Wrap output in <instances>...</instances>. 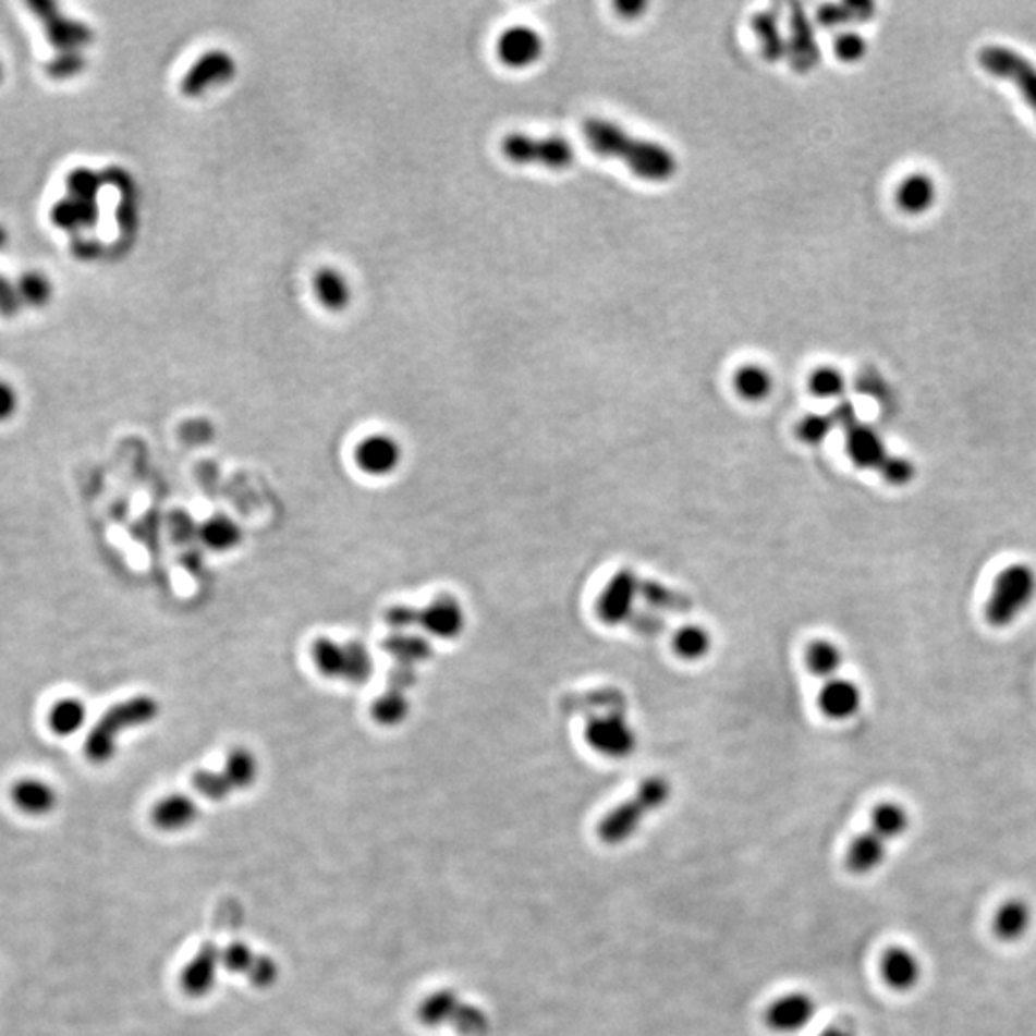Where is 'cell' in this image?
Here are the masks:
<instances>
[{
  "label": "cell",
  "mask_w": 1036,
  "mask_h": 1036,
  "mask_svg": "<svg viewBox=\"0 0 1036 1036\" xmlns=\"http://www.w3.org/2000/svg\"><path fill=\"white\" fill-rule=\"evenodd\" d=\"M753 32L768 62H780L788 57V37L783 35L780 16L776 12H758L753 17Z\"/></svg>",
  "instance_id": "obj_22"
},
{
  "label": "cell",
  "mask_w": 1036,
  "mask_h": 1036,
  "mask_svg": "<svg viewBox=\"0 0 1036 1036\" xmlns=\"http://www.w3.org/2000/svg\"><path fill=\"white\" fill-rule=\"evenodd\" d=\"M894 200L904 214L919 216L933 208V204L937 200V185L933 178L925 173H910L897 186Z\"/></svg>",
  "instance_id": "obj_21"
},
{
  "label": "cell",
  "mask_w": 1036,
  "mask_h": 1036,
  "mask_svg": "<svg viewBox=\"0 0 1036 1036\" xmlns=\"http://www.w3.org/2000/svg\"><path fill=\"white\" fill-rule=\"evenodd\" d=\"M846 453L854 465L858 468H879L885 458L889 455L885 448L883 438L879 436L876 428L868 425L851 426L846 430Z\"/></svg>",
  "instance_id": "obj_18"
},
{
  "label": "cell",
  "mask_w": 1036,
  "mask_h": 1036,
  "mask_svg": "<svg viewBox=\"0 0 1036 1036\" xmlns=\"http://www.w3.org/2000/svg\"><path fill=\"white\" fill-rule=\"evenodd\" d=\"M910 828V814L900 803L877 804L872 812V826L869 829L876 831L877 836L883 837L887 843L897 841L904 836Z\"/></svg>",
  "instance_id": "obj_29"
},
{
  "label": "cell",
  "mask_w": 1036,
  "mask_h": 1036,
  "mask_svg": "<svg viewBox=\"0 0 1036 1036\" xmlns=\"http://www.w3.org/2000/svg\"><path fill=\"white\" fill-rule=\"evenodd\" d=\"M584 740L594 753L611 760H624L634 755L637 748V733L627 722L626 716L619 712L595 716L586 723Z\"/></svg>",
  "instance_id": "obj_6"
},
{
  "label": "cell",
  "mask_w": 1036,
  "mask_h": 1036,
  "mask_svg": "<svg viewBox=\"0 0 1036 1036\" xmlns=\"http://www.w3.org/2000/svg\"><path fill=\"white\" fill-rule=\"evenodd\" d=\"M200 539L214 551H229L241 544V526L229 516L218 514L202 524Z\"/></svg>",
  "instance_id": "obj_33"
},
{
  "label": "cell",
  "mask_w": 1036,
  "mask_h": 1036,
  "mask_svg": "<svg viewBox=\"0 0 1036 1036\" xmlns=\"http://www.w3.org/2000/svg\"><path fill=\"white\" fill-rule=\"evenodd\" d=\"M874 2H843V4H824L818 10V22L824 27H839V25L864 24L874 16Z\"/></svg>",
  "instance_id": "obj_32"
},
{
  "label": "cell",
  "mask_w": 1036,
  "mask_h": 1036,
  "mask_svg": "<svg viewBox=\"0 0 1036 1036\" xmlns=\"http://www.w3.org/2000/svg\"><path fill=\"white\" fill-rule=\"evenodd\" d=\"M87 722V707L75 697H65L50 707L49 728L60 738L73 735Z\"/></svg>",
  "instance_id": "obj_30"
},
{
  "label": "cell",
  "mask_w": 1036,
  "mask_h": 1036,
  "mask_svg": "<svg viewBox=\"0 0 1036 1036\" xmlns=\"http://www.w3.org/2000/svg\"><path fill=\"white\" fill-rule=\"evenodd\" d=\"M808 388L814 395L821 400H841L846 390V380L841 370L836 367H818L808 378Z\"/></svg>",
  "instance_id": "obj_37"
},
{
  "label": "cell",
  "mask_w": 1036,
  "mask_h": 1036,
  "mask_svg": "<svg viewBox=\"0 0 1036 1036\" xmlns=\"http://www.w3.org/2000/svg\"><path fill=\"white\" fill-rule=\"evenodd\" d=\"M465 624V611L451 595H440L425 609H418V627L440 639H455L463 634Z\"/></svg>",
  "instance_id": "obj_12"
},
{
  "label": "cell",
  "mask_w": 1036,
  "mask_h": 1036,
  "mask_svg": "<svg viewBox=\"0 0 1036 1036\" xmlns=\"http://www.w3.org/2000/svg\"><path fill=\"white\" fill-rule=\"evenodd\" d=\"M833 421H836V425L844 426V430H849L851 426L858 423V421H856V411H854L851 403L846 402L837 405V410L833 411Z\"/></svg>",
  "instance_id": "obj_49"
},
{
  "label": "cell",
  "mask_w": 1036,
  "mask_h": 1036,
  "mask_svg": "<svg viewBox=\"0 0 1036 1036\" xmlns=\"http://www.w3.org/2000/svg\"><path fill=\"white\" fill-rule=\"evenodd\" d=\"M788 58L789 64L793 65V70L799 73L812 72L819 62L814 27L799 4L793 7L789 17Z\"/></svg>",
  "instance_id": "obj_13"
},
{
  "label": "cell",
  "mask_w": 1036,
  "mask_h": 1036,
  "mask_svg": "<svg viewBox=\"0 0 1036 1036\" xmlns=\"http://www.w3.org/2000/svg\"><path fill=\"white\" fill-rule=\"evenodd\" d=\"M879 970L887 987L899 992L914 990L924 975L922 960L906 947L887 948L879 962Z\"/></svg>",
  "instance_id": "obj_14"
},
{
  "label": "cell",
  "mask_w": 1036,
  "mask_h": 1036,
  "mask_svg": "<svg viewBox=\"0 0 1036 1036\" xmlns=\"http://www.w3.org/2000/svg\"><path fill=\"white\" fill-rule=\"evenodd\" d=\"M843 651L829 639H814L804 653V662L816 678L833 680L843 668Z\"/></svg>",
  "instance_id": "obj_27"
},
{
  "label": "cell",
  "mask_w": 1036,
  "mask_h": 1036,
  "mask_svg": "<svg viewBox=\"0 0 1036 1036\" xmlns=\"http://www.w3.org/2000/svg\"><path fill=\"white\" fill-rule=\"evenodd\" d=\"M836 57L844 64H856L868 54V42L856 32H844L833 42Z\"/></svg>",
  "instance_id": "obj_41"
},
{
  "label": "cell",
  "mask_w": 1036,
  "mask_h": 1036,
  "mask_svg": "<svg viewBox=\"0 0 1036 1036\" xmlns=\"http://www.w3.org/2000/svg\"><path fill=\"white\" fill-rule=\"evenodd\" d=\"M816 1017V1002L806 992H788L776 998L766 1010V1023L781 1035H793L808 1027Z\"/></svg>",
  "instance_id": "obj_11"
},
{
  "label": "cell",
  "mask_w": 1036,
  "mask_h": 1036,
  "mask_svg": "<svg viewBox=\"0 0 1036 1036\" xmlns=\"http://www.w3.org/2000/svg\"><path fill=\"white\" fill-rule=\"evenodd\" d=\"M415 683H417V672H415V668L395 665V667L390 670V674H388V690L405 693V691H410Z\"/></svg>",
  "instance_id": "obj_47"
},
{
  "label": "cell",
  "mask_w": 1036,
  "mask_h": 1036,
  "mask_svg": "<svg viewBox=\"0 0 1036 1036\" xmlns=\"http://www.w3.org/2000/svg\"><path fill=\"white\" fill-rule=\"evenodd\" d=\"M1033 925V909L1027 900L1008 899L1000 904L995 914L992 931L1002 942H1017L1023 939Z\"/></svg>",
  "instance_id": "obj_20"
},
{
  "label": "cell",
  "mask_w": 1036,
  "mask_h": 1036,
  "mask_svg": "<svg viewBox=\"0 0 1036 1036\" xmlns=\"http://www.w3.org/2000/svg\"><path fill=\"white\" fill-rule=\"evenodd\" d=\"M370 716L380 726H398L410 716V700L405 693L386 690L370 707Z\"/></svg>",
  "instance_id": "obj_35"
},
{
  "label": "cell",
  "mask_w": 1036,
  "mask_h": 1036,
  "mask_svg": "<svg viewBox=\"0 0 1036 1036\" xmlns=\"http://www.w3.org/2000/svg\"><path fill=\"white\" fill-rule=\"evenodd\" d=\"M979 64L1000 80L1012 81L1036 115V65L1028 58L1008 47L990 45L980 50Z\"/></svg>",
  "instance_id": "obj_7"
},
{
  "label": "cell",
  "mask_w": 1036,
  "mask_h": 1036,
  "mask_svg": "<svg viewBox=\"0 0 1036 1036\" xmlns=\"http://www.w3.org/2000/svg\"><path fill=\"white\" fill-rule=\"evenodd\" d=\"M887 854H889V843L883 837L877 836L876 831L869 829L849 844L844 864L854 876H869L883 866Z\"/></svg>",
  "instance_id": "obj_17"
},
{
  "label": "cell",
  "mask_w": 1036,
  "mask_h": 1036,
  "mask_svg": "<svg viewBox=\"0 0 1036 1036\" xmlns=\"http://www.w3.org/2000/svg\"><path fill=\"white\" fill-rule=\"evenodd\" d=\"M733 388L745 402H764L773 392V377L763 365L748 363L733 375Z\"/></svg>",
  "instance_id": "obj_26"
},
{
  "label": "cell",
  "mask_w": 1036,
  "mask_h": 1036,
  "mask_svg": "<svg viewBox=\"0 0 1036 1036\" xmlns=\"http://www.w3.org/2000/svg\"><path fill=\"white\" fill-rule=\"evenodd\" d=\"M818 707L829 720H851L862 708V691L856 683L837 675L819 691Z\"/></svg>",
  "instance_id": "obj_15"
},
{
  "label": "cell",
  "mask_w": 1036,
  "mask_h": 1036,
  "mask_svg": "<svg viewBox=\"0 0 1036 1036\" xmlns=\"http://www.w3.org/2000/svg\"><path fill=\"white\" fill-rule=\"evenodd\" d=\"M227 771L229 776L233 778L234 783H248L256 771V763L254 758L249 755L248 751H234L233 755L229 756V763H227Z\"/></svg>",
  "instance_id": "obj_44"
},
{
  "label": "cell",
  "mask_w": 1036,
  "mask_h": 1036,
  "mask_svg": "<svg viewBox=\"0 0 1036 1036\" xmlns=\"http://www.w3.org/2000/svg\"><path fill=\"white\" fill-rule=\"evenodd\" d=\"M312 659L317 670L330 680H342L344 674L345 647L344 643L332 642L329 637H321L312 647Z\"/></svg>",
  "instance_id": "obj_34"
},
{
  "label": "cell",
  "mask_w": 1036,
  "mask_h": 1036,
  "mask_svg": "<svg viewBox=\"0 0 1036 1036\" xmlns=\"http://www.w3.org/2000/svg\"><path fill=\"white\" fill-rule=\"evenodd\" d=\"M885 483L891 486H906L916 478V466L906 458L887 455L881 466L877 468Z\"/></svg>",
  "instance_id": "obj_40"
},
{
  "label": "cell",
  "mask_w": 1036,
  "mask_h": 1036,
  "mask_svg": "<svg viewBox=\"0 0 1036 1036\" xmlns=\"http://www.w3.org/2000/svg\"><path fill=\"white\" fill-rule=\"evenodd\" d=\"M402 461L400 443L386 435H375L365 438L355 450V463L363 473L370 476H386L394 473Z\"/></svg>",
  "instance_id": "obj_16"
},
{
  "label": "cell",
  "mask_w": 1036,
  "mask_h": 1036,
  "mask_svg": "<svg viewBox=\"0 0 1036 1036\" xmlns=\"http://www.w3.org/2000/svg\"><path fill=\"white\" fill-rule=\"evenodd\" d=\"M382 649L395 660V665L411 668L423 665L435 655V649L428 639L421 635L405 634V632L390 635L382 643Z\"/></svg>",
  "instance_id": "obj_24"
},
{
  "label": "cell",
  "mask_w": 1036,
  "mask_h": 1036,
  "mask_svg": "<svg viewBox=\"0 0 1036 1036\" xmlns=\"http://www.w3.org/2000/svg\"><path fill=\"white\" fill-rule=\"evenodd\" d=\"M614 10H617L619 16L624 17V20H637V17H642L643 12L647 10V2H642V0H622V2L614 4Z\"/></svg>",
  "instance_id": "obj_48"
},
{
  "label": "cell",
  "mask_w": 1036,
  "mask_h": 1036,
  "mask_svg": "<svg viewBox=\"0 0 1036 1036\" xmlns=\"http://www.w3.org/2000/svg\"><path fill=\"white\" fill-rule=\"evenodd\" d=\"M674 651L680 659L697 662L712 649V635L700 624H685L674 635Z\"/></svg>",
  "instance_id": "obj_31"
},
{
  "label": "cell",
  "mask_w": 1036,
  "mask_h": 1036,
  "mask_svg": "<svg viewBox=\"0 0 1036 1036\" xmlns=\"http://www.w3.org/2000/svg\"><path fill=\"white\" fill-rule=\"evenodd\" d=\"M97 202H83L72 196H65L52 206L50 218L52 223L64 229V231H75L81 227H90L97 221Z\"/></svg>",
  "instance_id": "obj_28"
},
{
  "label": "cell",
  "mask_w": 1036,
  "mask_h": 1036,
  "mask_svg": "<svg viewBox=\"0 0 1036 1036\" xmlns=\"http://www.w3.org/2000/svg\"><path fill=\"white\" fill-rule=\"evenodd\" d=\"M386 622H388V626L394 627L395 634H402L410 627L418 626V609L398 605V607H392V609L386 611Z\"/></svg>",
  "instance_id": "obj_46"
},
{
  "label": "cell",
  "mask_w": 1036,
  "mask_h": 1036,
  "mask_svg": "<svg viewBox=\"0 0 1036 1036\" xmlns=\"http://www.w3.org/2000/svg\"><path fill=\"white\" fill-rule=\"evenodd\" d=\"M234 73H236V64L229 52L209 50L191 65V70L185 73V80L181 83V89L185 97L198 98L211 87L229 83L233 80Z\"/></svg>",
  "instance_id": "obj_9"
},
{
  "label": "cell",
  "mask_w": 1036,
  "mask_h": 1036,
  "mask_svg": "<svg viewBox=\"0 0 1036 1036\" xmlns=\"http://www.w3.org/2000/svg\"><path fill=\"white\" fill-rule=\"evenodd\" d=\"M4 81H7V64H4V60L0 57V87H2Z\"/></svg>",
  "instance_id": "obj_52"
},
{
  "label": "cell",
  "mask_w": 1036,
  "mask_h": 1036,
  "mask_svg": "<svg viewBox=\"0 0 1036 1036\" xmlns=\"http://www.w3.org/2000/svg\"><path fill=\"white\" fill-rule=\"evenodd\" d=\"M85 60L81 57L80 50H62V54L52 58L49 62V75L52 80H72L77 73L83 72Z\"/></svg>",
  "instance_id": "obj_42"
},
{
  "label": "cell",
  "mask_w": 1036,
  "mask_h": 1036,
  "mask_svg": "<svg viewBox=\"0 0 1036 1036\" xmlns=\"http://www.w3.org/2000/svg\"><path fill=\"white\" fill-rule=\"evenodd\" d=\"M1036 595V572L1031 564L1013 563L995 580L985 605V619L995 627L1012 626L1027 611Z\"/></svg>",
  "instance_id": "obj_3"
},
{
  "label": "cell",
  "mask_w": 1036,
  "mask_h": 1036,
  "mask_svg": "<svg viewBox=\"0 0 1036 1036\" xmlns=\"http://www.w3.org/2000/svg\"><path fill=\"white\" fill-rule=\"evenodd\" d=\"M637 597H639V580L634 572L630 569L617 572L609 580V584L602 587L599 601H597V614L605 624L619 626L632 617Z\"/></svg>",
  "instance_id": "obj_8"
},
{
  "label": "cell",
  "mask_w": 1036,
  "mask_h": 1036,
  "mask_svg": "<svg viewBox=\"0 0 1036 1036\" xmlns=\"http://www.w3.org/2000/svg\"><path fill=\"white\" fill-rule=\"evenodd\" d=\"M544 37L528 25H513L499 35L498 58L507 68H531L544 57Z\"/></svg>",
  "instance_id": "obj_10"
},
{
  "label": "cell",
  "mask_w": 1036,
  "mask_h": 1036,
  "mask_svg": "<svg viewBox=\"0 0 1036 1036\" xmlns=\"http://www.w3.org/2000/svg\"><path fill=\"white\" fill-rule=\"evenodd\" d=\"M17 294L27 309H45L54 300V281L40 269H27L17 275Z\"/></svg>",
  "instance_id": "obj_25"
},
{
  "label": "cell",
  "mask_w": 1036,
  "mask_h": 1036,
  "mask_svg": "<svg viewBox=\"0 0 1036 1036\" xmlns=\"http://www.w3.org/2000/svg\"><path fill=\"white\" fill-rule=\"evenodd\" d=\"M345 662L342 680L354 685H363L370 680L373 675V659L367 647L363 643H344Z\"/></svg>",
  "instance_id": "obj_36"
},
{
  "label": "cell",
  "mask_w": 1036,
  "mask_h": 1036,
  "mask_svg": "<svg viewBox=\"0 0 1036 1036\" xmlns=\"http://www.w3.org/2000/svg\"><path fill=\"white\" fill-rule=\"evenodd\" d=\"M24 309L17 294L16 279L12 281L9 275L0 273V317L12 319Z\"/></svg>",
  "instance_id": "obj_43"
},
{
  "label": "cell",
  "mask_w": 1036,
  "mask_h": 1036,
  "mask_svg": "<svg viewBox=\"0 0 1036 1036\" xmlns=\"http://www.w3.org/2000/svg\"><path fill=\"white\" fill-rule=\"evenodd\" d=\"M100 175L87 168L73 169L72 173L65 178V188L68 196L83 202H97L98 188H100Z\"/></svg>",
  "instance_id": "obj_38"
},
{
  "label": "cell",
  "mask_w": 1036,
  "mask_h": 1036,
  "mask_svg": "<svg viewBox=\"0 0 1036 1036\" xmlns=\"http://www.w3.org/2000/svg\"><path fill=\"white\" fill-rule=\"evenodd\" d=\"M315 294L329 312H342L352 300V289L344 275L334 267H322L314 279Z\"/></svg>",
  "instance_id": "obj_23"
},
{
  "label": "cell",
  "mask_w": 1036,
  "mask_h": 1036,
  "mask_svg": "<svg viewBox=\"0 0 1036 1036\" xmlns=\"http://www.w3.org/2000/svg\"><path fill=\"white\" fill-rule=\"evenodd\" d=\"M672 796L670 781L651 776L643 781L626 803L612 808L597 826V836L609 846H619L630 841L639 831L643 821L660 810Z\"/></svg>",
  "instance_id": "obj_2"
},
{
  "label": "cell",
  "mask_w": 1036,
  "mask_h": 1036,
  "mask_svg": "<svg viewBox=\"0 0 1036 1036\" xmlns=\"http://www.w3.org/2000/svg\"><path fill=\"white\" fill-rule=\"evenodd\" d=\"M12 803L27 816H47L57 806V791L39 778H24L14 783L10 791Z\"/></svg>",
  "instance_id": "obj_19"
},
{
  "label": "cell",
  "mask_w": 1036,
  "mask_h": 1036,
  "mask_svg": "<svg viewBox=\"0 0 1036 1036\" xmlns=\"http://www.w3.org/2000/svg\"><path fill=\"white\" fill-rule=\"evenodd\" d=\"M819 1036H856V1033L846 1025H833V1027L826 1028Z\"/></svg>",
  "instance_id": "obj_50"
},
{
  "label": "cell",
  "mask_w": 1036,
  "mask_h": 1036,
  "mask_svg": "<svg viewBox=\"0 0 1036 1036\" xmlns=\"http://www.w3.org/2000/svg\"><path fill=\"white\" fill-rule=\"evenodd\" d=\"M501 153L507 160L519 166H544L549 169L571 168L576 154L564 137H531L524 133H511L501 143Z\"/></svg>",
  "instance_id": "obj_5"
},
{
  "label": "cell",
  "mask_w": 1036,
  "mask_h": 1036,
  "mask_svg": "<svg viewBox=\"0 0 1036 1036\" xmlns=\"http://www.w3.org/2000/svg\"><path fill=\"white\" fill-rule=\"evenodd\" d=\"M158 715V703L146 695L113 705L90 731L89 740L85 743V753L93 763H106L115 753V743L121 731L146 726L156 720Z\"/></svg>",
  "instance_id": "obj_4"
},
{
  "label": "cell",
  "mask_w": 1036,
  "mask_h": 1036,
  "mask_svg": "<svg viewBox=\"0 0 1036 1036\" xmlns=\"http://www.w3.org/2000/svg\"><path fill=\"white\" fill-rule=\"evenodd\" d=\"M587 145L602 158L619 160L643 181L665 183L678 171L675 154L649 138L634 137L614 121L587 118L582 125Z\"/></svg>",
  "instance_id": "obj_1"
},
{
  "label": "cell",
  "mask_w": 1036,
  "mask_h": 1036,
  "mask_svg": "<svg viewBox=\"0 0 1036 1036\" xmlns=\"http://www.w3.org/2000/svg\"><path fill=\"white\" fill-rule=\"evenodd\" d=\"M833 426H836L833 417L812 413V415H806V417L799 423V426H796V436L801 438V442L808 443V446H819V443L828 440V436L831 435Z\"/></svg>",
  "instance_id": "obj_39"
},
{
  "label": "cell",
  "mask_w": 1036,
  "mask_h": 1036,
  "mask_svg": "<svg viewBox=\"0 0 1036 1036\" xmlns=\"http://www.w3.org/2000/svg\"><path fill=\"white\" fill-rule=\"evenodd\" d=\"M20 410V392L9 378L0 377V425L16 417Z\"/></svg>",
  "instance_id": "obj_45"
},
{
  "label": "cell",
  "mask_w": 1036,
  "mask_h": 1036,
  "mask_svg": "<svg viewBox=\"0 0 1036 1036\" xmlns=\"http://www.w3.org/2000/svg\"><path fill=\"white\" fill-rule=\"evenodd\" d=\"M10 233L4 223H0V252L9 246Z\"/></svg>",
  "instance_id": "obj_51"
}]
</instances>
